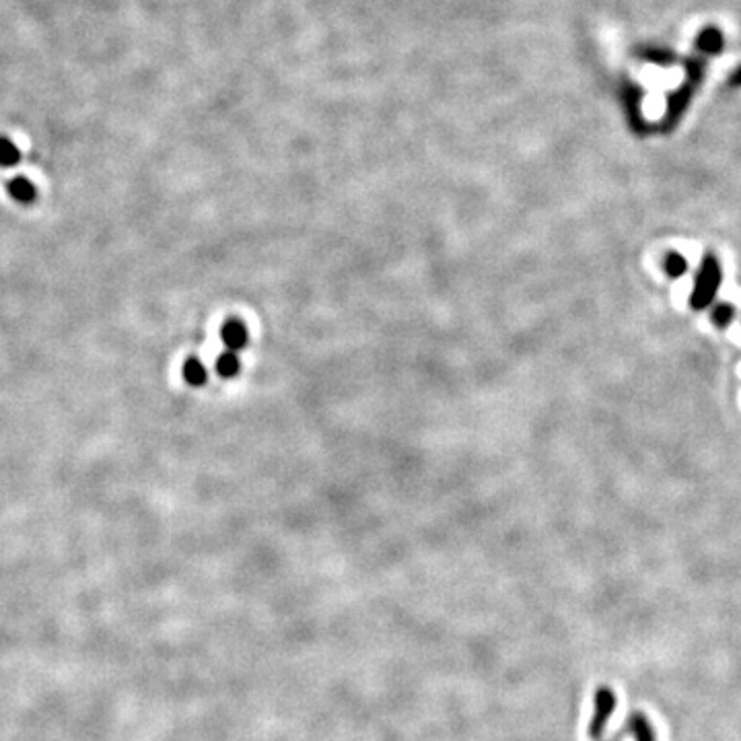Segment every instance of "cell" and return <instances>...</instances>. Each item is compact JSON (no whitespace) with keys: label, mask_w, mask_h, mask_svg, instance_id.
Wrapping results in <instances>:
<instances>
[{"label":"cell","mask_w":741,"mask_h":741,"mask_svg":"<svg viewBox=\"0 0 741 741\" xmlns=\"http://www.w3.org/2000/svg\"><path fill=\"white\" fill-rule=\"evenodd\" d=\"M636 56L647 60V62H653L657 66H671L677 60V56L671 50H667V48H640L636 52Z\"/></svg>","instance_id":"cell-8"},{"label":"cell","mask_w":741,"mask_h":741,"mask_svg":"<svg viewBox=\"0 0 741 741\" xmlns=\"http://www.w3.org/2000/svg\"><path fill=\"white\" fill-rule=\"evenodd\" d=\"M729 85H731V87H741V64L731 73V76H729Z\"/></svg>","instance_id":"cell-16"},{"label":"cell","mask_w":741,"mask_h":741,"mask_svg":"<svg viewBox=\"0 0 741 741\" xmlns=\"http://www.w3.org/2000/svg\"><path fill=\"white\" fill-rule=\"evenodd\" d=\"M719 287H721V266H719V259L714 258L712 254H708V256H704L700 272L696 276L694 291L690 295V305L696 311L708 307L712 303L714 295H717Z\"/></svg>","instance_id":"cell-1"},{"label":"cell","mask_w":741,"mask_h":741,"mask_svg":"<svg viewBox=\"0 0 741 741\" xmlns=\"http://www.w3.org/2000/svg\"><path fill=\"white\" fill-rule=\"evenodd\" d=\"M696 48L708 54V56H719L725 48V37L721 34L719 27H704L703 31L696 37Z\"/></svg>","instance_id":"cell-5"},{"label":"cell","mask_w":741,"mask_h":741,"mask_svg":"<svg viewBox=\"0 0 741 741\" xmlns=\"http://www.w3.org/2000/svg\"><path fill=\"white\" fill-rule=\"evenodd\" d=\"M217 373H219L221 377H235V375L239 373V359H237V354H235L233 350H229V352H224V354L219 357V361H217Z\"/></svg>","instance_id":"cell-11"},{"label":"cell","mask_w":741,"mask_h":741,"mask_svg":"<svg viewBox=\"0 0 741 741\" xmlns=\"http://www.w3.org/2000/svg\"><path fill=\"white\" fill-rule=\"evenodd\" d=\"M640 99H642V91H640L636 85L628 82V85L624 87V103H626V110H628L630 113V122H632V126H634L636 130H642V128H645L642 115H640V110H638Z\"/></svg>","instance_id":"cell-7"},{"label":"cell","mask_w":741,"mask_h":741,"mask_svg":"<svg viewBox=\"0 0 741 741\" xmlns=\"http://www.w3.org/2000/svg\"><path fill=\"white\" fill-rule=\"evenodd\" d=\"M663 266H666V272L671 278H677V276H682L688 270V261L679 254H669Z\"/></svg>","instance_id":"cell-14"},{"label":"cell","mask_w":741,"mask_h":741,"mask_svg":"<svg viewBox=\"0 0 741 741\" xmlns=\"http://www.w3.org/2000/svg\"><path fill=\"white\" fill-rule=\"evenodd\" d=\"M614 704H616V700H614L612 690H605V688L599 690V694H597V712H595V719H593L591 725V735H599L603 731L605 721L614 712Z\"/></svg>","instance_id":"cell-4"},{"label":"cell","mask_w":741,"mask_h":741,"mask_svg":"<svg viewBox=\"0 0 741 741\" xmlns=\"http://www.w3.org/2000/svg\"><path fill=\"white\" fill-rule=\"evenodd\" d=\"M182 375H184L185 383H189V385H194V387L204 385V383H206V377H208L206 367H204L198 359H194V357H189L184 363Z\"/></svg>","instance_id":"cell-9"},{"label":"cell","mask_w":741,"mask_h":741,"mask_svg":"<svg viewBox=\"0 0 741 741\" xmlns=\"http://www.w3.org/2000/svg\"><path fill=\"white\" fill-rule=\"evenodd\" d=\"M733 317H735V309H733V305H719L714 311H712V322L719 326V328H727L731 322H733Z\"/></svg>","instance_id":"cell-15"},{"label":"cell","mask_w":741,"mask_h":741,"mask_svg":"<svg viewBox=\"0 0 741 741\" xmlns=\"http://www.w3.org/2000/svg\"><path fill=\"white\" fill-rule=\"evenodd\" d=\"M6 192L17 204H23V206H29L37 200V187L25 175H17V178L8 180Z\"/></svg>","instance_id":"cell-3"},{"label":"cell","mask_w":741,"mask_h":741,"mask_svg":"<svg viewBox=\"0 0 741 741\" xmlns=\"http://www.w3.org/2000/svg\"><path fill=\"white\" fill-rule=\"evenodd\" d=\"M684 69H686V78H690V80H694L698 85L703 82L704 74H706V62L703 58H696V56L688 58L684 62Z\"/></svg>","instance_id":"cell-13"},{"label":"cell","mask_w":741,"mask_h":741,"mask_svg":"<svg viewBox=\"0 0 741 741\" xmlns=\"http://www.w3.org/2000/svg\"><path fill=\"white\" fill-rule=\"evenodd\" d=\"M221 338L224 346H229V350H239L247 344V330L241 322L231 319L222 326Z\"/></svg>","instance_id":"cell-6"},{"label":"cell","mask_w":741,"mask_h":741,"mask_svg":"<svg viewBox=\"0 0 741 741\" xmlns=\"http://www.w3.org/2000/svg\"><path fill=\"white\" fill-rule=\"evenodd\" d=\"M19 161H21V152H19L17 145L10 138L0 136V167L10 169V167L19 165Z\"/></svg>","instance_id":"cell-10"},{"label":"cell","mask_w":741,"mask_h":741,"mask_svg":"<svg viewBox=\"0 0 741 741\" xmlns=\"http://www.w3.org/2000/svg\"><path fill=\"white\" fill-rule=\"evenodd\" d=\"M696 89H698V82L686 78L684 85H682L679 89H675V91L669 95V99H667L666 120H663V128H666V130L673 128V126L677 124V120L682 117V113L688 110V106H690V101H692Z\"/></svg>","instance_id":"cell-2"},{"label":"cell","mask_w":741,"mask_h":741,"mask_svg":"<svg viewBox=\"0 0 741 741\" xmlns=\"http://www.w3.org/2000/svg\"><path fill=\"white\" fill-rule=\"evenodd\" d=\"M630 731L636 741H655L653 729L649 725V721L645 717H632L630 721Z\"/></svg>","instance_id":"cell-12"}]
</instances>
